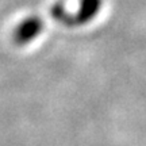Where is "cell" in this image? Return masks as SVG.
Returning <instances> with one entry per match:
<instances>
[{
  "label": "cell",
  "mask_w": 146,
  "mask_h": 146,
  "mask_svg": "<svg viewBox=\"0 0 146 146\" xmlns=\"http://www.w3.org/2000/svg\"><path fill=\"white\" fill-rule=\"evenodd\" d=\"M45 29V23L38 16H30L19 23L14 33V41L19 46H25L34 41Z\"/></svg>",
  "instance_id": "6da1fadb"
},
{
  "label": "cell",
  "mask_w": 146,
  "mask_h": 146,
  "mask_svg": "<svg viewBox=\"0 0 146 146\" xmlns=\"http://www.w3.org/2000/svg\"><path fill=\"white\" fill-rule=\"evenodd\" d=\"M100 7H102V0H81L77 14L66 18L62 23L68 26H80L89 23L99 14Z\"/></svg>",
  "instance_id": "7a4b0ae2"
}]
</instances>
